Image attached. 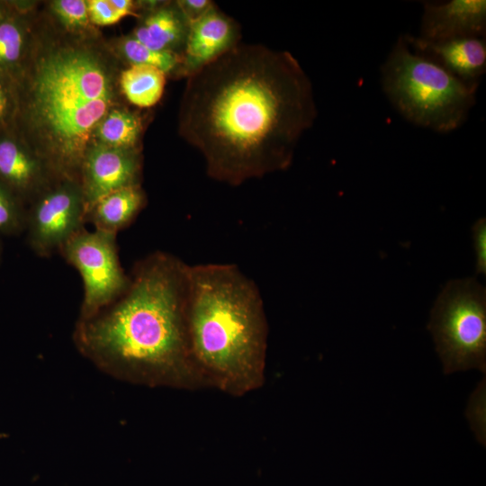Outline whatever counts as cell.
I'll return each instance as SVG.
<instances>
[{
  "instance_id": "cell-1",
  "label": "cell",
  "mask_w": 486,
  "mask_h": 486,
  "mask_svg": "<svg viewBox=\"0 0 486 486\" xmlns=\"http://www.w3.org/2000/svg\"><path fill=\"white\" fill-rule=\"evenodd\" d=\"M316 117L311 82L290 52L238 43L187 76L179 131L211 178L238 186L289 168Z\"/></svg>"
},
{
  "instance_id": "cell-2",
  "label": "cell",
  "mask_w": 486,
  "mask_h": 486,
  "mask_svg": "<svg viewBox=\"0 0 486 486\" xmlns=\"http://www.w3.org/2000/svg\"><path fill=\"white\" fill-rule=\"evenodd\" d=\"M188 265L158 251L139 261L126 291L79 320V350L117 377L148 385H206L190 352L185 302Z\"/></svg>"
},
{
  "instance_id": "cell-3",
  "label": "cell",
  "mask_w": 486,
  "mask_h": 486,
  "mask_svg": "<svg viewBox=\"0 0 486 486\" xmlns=\"http://www.w3.org/2000/svg\"><path fill=\"white\" fill-rule=\"evenodd\" d=\"M185 320L191 356L207 384L236 396L262 385L264 302L256 283L236 265H188Z\"/></svg>"
},
{
  "instance_id": "cell-4",
  "label": "cell",
  "mask_w": 486,
  "mask_h": 486,
  "mask_svg": "<svg viewBox=\"0 0 486 486\" xmlns=\"http://www.w3.org/2000/svg\"><path fill=\"white\" fill-rule=\"evenodd\" d=\"M114 97L107 67L90 50L56 48L37 60L27 114L49 166L68 178L81 169L90 139Z\"/></svg>"
},
{
  "instance_id": "cell-5",
  "label": "cell",
  "mask_w": 486,
  "mask_h": 486,
  "mask_svg": "<svg viewBox=\"0 0 486 486\" xmlns=\"http://www.w3.org/2000/svg\"><path fill=\"white\" fill-rule=\"evenodd\" d=\"M382 86L394 108L415 125L446 133L465 122L478 87L415 53L399 37L381 68Z\"/></svg>"
},
{
  "instance_id": "cell-6",
  "label": "cell",
  "mask_w": 486,
  "mask_h": 486,
  "mask_svg": "<svg viewBox=\"0 0 486 486\" xmlns=\"http://www.w3.org/2000/svg\"><path fill=\"white\" fill-rule=\"evenodd\" d=\"M444 372L486 370V289L475 278L450 280L428 326Z\"/></svg>"
},
{
  "instance_id": "cell-7",
  "label": "cell",
  "mask_w": 486,
  "mask_h": 486,
  "mask_svg": "<svg viewBox=\"0 0 486 486\" xmlns=\"http://www.w3.org/2000/svg\"><path fill=\"white\" fill-rule=\"evenodd\" d=\"M59 252L78 271L83 281L80 320L94 316L128 288L130 276L125 274L120 263L116 233L82 229Z\"/></svg>"
},
{
  "instance_id": "cell-8",
  "label": "cell",
  "mask_w": 486,
  "mask_h": 486,
  "mask_svg": "<svg viewBox=\"0 0 486 486\" xmlns=\"http://www.w3.org/2000/svg\"><path fill=\"white\" fill-rule=\"evenodd\" d=\"M85 222L81 186L68 178L39 196L26 213L28 244L38 256H49L84 229Z\"/></svg>"
},
{
  "instance_id": "cell-9",
  "label": "cell",
  "mask_w": 486,
  "mask_h": 486,
  "mask_svg": "<svg viewBox=\"0 0 486 486\" xmlns=\"http://www.w3.org/2000/svg\"><path fill=\"white\" fill-rule=\"evenodd\" d=\"M80 170L86 213L108 194L139 184L140 161L137 150L114 148L97 142L88 148Z\"/></svg>"
},
{
  "instance_id": "cell-10",
  "label": "cell",
  "mask_w": 486,
  "mask_h": 486,
  "mask_svg": "<svg viewBox=\"0 0 486 486\" xmlns=\"http://www.w3.org/2000/svg\"><path fill=\"white\" fill-rule=\"evenodd\" d=\"M236 22L215 5L188 25L179 74L186 77L238 44Z\"/></svg>"
},
{
  "instance_id": "cell-11",
  "label": "cell",
  "mask_w": 486,
  "mask_h": 486,
  "mask_svg": "<svg viewBox=\"0 0 486 486\" xmlns=\"http://www.w3.org/2000/svg\"><path fill=\"white\" fill-rule=\"evenodd\" d=\"M403 36L415 53L439 65L464 84L478 87L480 79L486 71L484 37L428 41L409 34Z\"/></svg>"
},
{
  "instance_id": "cell-12",
  "label": "cell",
  "mask_w": 486,
  "mask_h": 486,
  "mask_svg": "<svg viewBox=\"0 0 486 486\" xmlns=\"http://www.w3.org/2000/svg\"><path fill=\"white\" fill-rule=\"evenodd\" d=\"M419 39L440 41L462 37H484L486 1L451 0L425 3Z\"/></svg>"
},
{
  "instance_id": "cell-13",
  "label": "cell",
  "mask_w": 486,
  "mask_h": 486,
  "mask_svg": "<svg viewBox=\"0 0 486 486\" xmlns=\"http://www.w3.org/2000/svg\"><path fill=\"white\" fill-rule=\"evenodd\" d=\"M187 32L188 23L176 4L150 13L135 29L132 37L153 50L182 56Z\"/></svg>"
},
{
  "instance_id": "cell-14",
  "label": "cell",
  "mask_w": 486,
  "mask_h": 486,
  "mask_svg": "<svg viewBox=\"0 0 486 486\" xmlns=\"http://www.w3.org/2000/svg\"><path fill=\"white\" fill-rule=\"evenodd\" d=\"M145 195L140 186L113 191L94 203L86 213V221L95 230L116 233L127 227L144 206Z\"/></svg>"
},
{
  "instance_id": "cell-15",
  "label": "cell",
  "mask_w": 486,
  "mask_h": 486,
  "mask_svg": "<svg viewBox=\"0 0 486 486\" xmlns=\"http://www.w3.org/2000/svg\"><path fill=\"white\" fill-rule=\"evenodd\" d=\"M40 161L17 142L0 141V183L15 196L34 191L42 181Z\"/></svg>"
},
{
  "instance_id": "cell-16",
  "label": "cell",
  "mask_w": 486,
  "mask_h": 486,
  "mask_svg": "<svg viewBox=\"0 0 486 486\" xmlns=\"http://www.w3.org/2000/svg\"><path fill=\"white\" fill-rule=\"evenodd\" d=\"M166 74L145 65H130L120 76L122 91L127 100L140 108L157 104L164 94Z\"/></svg>"
},
{
  "instance_id": "cell-17",
  "label": "cell",
  "mask_w": 486,
  "mask_h": 486,
  "mask_svg": "<svg viewBox=\"0 0 486 486\" xmlns=\"http://www.w3.org/2000/svg\"><path fill=\"white\" fill-rule=\"evenodd\" d=\"M142 119L126 109H113L104 116L95 132L98 143L123 150H136L142 133Z\"/></svg>"
},
{
  "instance_id": "cell-18",
  "label": "cell",
  "mask_w": 486,
  "mask_h": 486,
  "mask_svg": "<svg viewBox=\"0 0 486 486\" xmlns=\"http://www.w3.org/2000/svg\"><path fill=\"white\" fill-rule=\"evenodd\" d=\"M122 52L130 65L158 68L166 74L179 73L182 56L171 51L156 50L140 42L134 37L126 38L121 46Z\"/></svg>"
},
{
  "instance_id": "cell-19",
  "label": "cell",
  "mask_w": 486,
  "mask_h": 486,
  "mask_svg": "<svg viewBox=\"0 0 486 486\" xmlns=\"http://www.w3.org/2000/svg\"><path fill=\"white\" fill-rule=\"evenodd\" d=\"M24 46L22 28L14 21L0 22V70L11 68L20 59Z\"/></svg>"
},
{
  "instance_id": "cell-20",
  "label": "cell",
  "mask_w": 486,
  "mask_h": 486,
  "mask_svg": "<svg viewBox=\"0 0 486 486\" xmlns=\"http://www.w3.org/2000/svg\"><path fill=\"white\" fill-rule=\"evenodd\" d=\"M25 213L17 197L0 183V235H15L25 225Z\"/></svg>"
},
{
  "instance_id": "cell-21",
  "label": "cell",
  "mask_w": 486,
  "mask_h": 486,
  "mask_svg": "<svg viewBox=\"0 0 486 486\" xmlns=\"http://www.w3.org/2000/svg\"><path fill=\"white\" fill-rule=\"evenodd\" d=\"M53 10L60 20L70 28L86 26L89 21L87 4L82 0H58Z\"/></svg>"
},
{
  "instance_id": "cell-22",
  "label": "cell",
  "mask_w": 486,
  "mask_h": 486,
  "mask_svg": "<svg viewBox=\"0 0 486 486\" xmlns=\"http://www.w3.org/2000/svg\"><path fill=\"white\" fill-rule=\"evenodd\" d=\"M86 4L89 19L97 25H112L123 18L111 0H90Z\"/></svg>"
},
{
  "instance_id": "cell-23",
  "label": "cell",
  "mask_w": 486,
  "mask_h": 486,
  "mask_svg": "<svg viewBox=\"0 0 486 486\" xmlns=\"http://www.w3.org/2000/svg\"><path fill=\"white\" fill-rule=\"evenodd\" d=\"M473 248L476 256V274H486V220L480 218L472 227Z\"/></svg>"
},
{
  "instance_id": "cell-24",
  "label": "cell",
  "mask_w": 486,
  "mask_h": 486,
  "mask_svg": "<svg viewBox=\"0 0 486 486\" xmlns=\"http://www.w3.org/2000/svg\"><path fill=\"white\" fill-rule=\"evenodd\" d=\"M176 5L190 25L205 15L215 4L210 0H181Z\"/></svg>"
},
{
  "instance_id": "cell-25",
  "label": "cell",
  "mask_w": 486,
  "mask_h": 486,
  "mask_svg": "<svg viewBox=\"0 0 486 486\" xmlns=\"http://www.w3.org/2000/svg\"><path fill=\"white\" fill-rule=\"evenodd\" d=\"M12 102L7 88L0 80V124L6 122L11 114Z\"/></svg>"
},
{
  "instance_id": "cell-26",
  "label": "cell",
  "mask_w": 486,
  "mask_h": 486,
  "mask_svg": "<svg viewBox=\"0 0 486 486\" xmlns=\"http://www.w3.org/2000/svg\"><path fill=\"white\" fill-rule=\"evenodd\" d=\"M115 9L123 16L132 14L134 4L130 0H111Z\"/></svg>"
},
{
  "instance_id": "cell-27",
  "label": "cell",
  "mask_w": 486,
  "mask_h": 486,
  "mask_svg": "<svg viewBox=\"0 0 486 486\" xmlns=\"http://www.w3.org/2000/svg\"><path fill=\"white\" fill-rule=\"evenodd\" d=\"M5 20L4 11L0 7V22Z\"/></svg>"
}]
</instances>
